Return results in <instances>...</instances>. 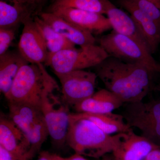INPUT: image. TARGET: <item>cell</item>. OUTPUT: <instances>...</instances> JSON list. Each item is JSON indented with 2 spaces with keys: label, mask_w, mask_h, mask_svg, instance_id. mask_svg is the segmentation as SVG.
<instances>
[{
  "label": "cell",
  "mask_w": 160,
  "mask_h": 160,
  "mask_svg": "<svg viewBox=\"0 0 160 160\" xmlns=\"http://www.w3.org/2000/svg\"><path fill=\"white\" fill-rule=\"evenodd\" d=\"M11 2L18 4L27 9L34 16L43 12L44 6L49 0H9Z\"/></svg>",
  "instance_id": "cb8c5ba5"
},
{
  "label": "cell",
  "mask_w": 160,
  "mask_h": 160,
  "mask_svg": "<svg viewBox=\"0 0 160 160\" xmlns=\"http://www.w3.org/2000/svg\"><path fill=\"white\" fill-rule=\"evenodd\" d=\"M30 12L18 4L0 1V29H17L21 24L34 18Z\"/></svg>",
  "instance_id": "ffe728a7"
},
{
  "label": "cell",
  "mask_w": 160,
  "mask_h": 160,
  "mask_svg": "<svg viewBox=\"0 0 160 160\" xmlns=\"http://www.w3.org/2000/svg\"><path fill=\"white\" fill-rule=\"evenodd\" d=\"M126 104L122 114L126 123L160 147V100Z\"/></svg>",
  "instance_id": "ba28073f"
},
{
  "label": "cell",
  "mask_w": 160,
  "mask_h": 160,
  "mask_svg": "<svg viewBox=\"0 0 160 160\" xmlns=\"http://www.w3.org/2000/svg\"><path fill=\"white\" fill-rule=\"evenodd\" d=\"M98 42L109 56L126 62L145 65L160 73V65L152 54L133 39L112 30L100 38Z\"/></svg>",
  "instance_id": "8992f818"
},
{
  "label": "cell",
  "mask_w": 160,
  "mask_h": 160,
  "mask_svg": "<svg viewBox=\"0 0 160 160\" xmlns=\"http://www.w3.org/2000/svg\"><path fill=\"white\" fill-rule=\"evenodd\" d=\"M56 75L59 80L63 100L69 107L90 97L95 92L98 77L95 72L83 69Z\"/></svg>",
  "instance_id": "9c48e42d"
},
{
  "label": "cell",
  "mask_w": 160,
  "mask_h": 160,
  "mask_svg": "<svg viewBox=\"0 0 160 160\" xmlns=\"http://www.w3.org/2000/svg\"><path fill=\"white\" fill-rule=\"evenodd\" d=\"M40 109L52 144L58 148L63 147L66 143L70 112L69 106L63 100L60 87L44 97Z\"/></svg>",
  "instance_id": "52a82bcc"
},
{
  "label": "cell",
  "mask_w": 160,
  "mask_h": 160,
  "mask_svg": "<svg viewBox=\"0 0 160 160\" xmlns=\"http://www.w3.org/2000/svg\"><path fill=\"white\" fill-rule=\"evenodd\" d=\"M69 121L66 143L75 153L97 159L112 153L113 136L106 134L92 122L78 117L74 113H70Z\"/></svg>",
  "instance_id": "3957f363"
},
{
  "label": "cell",
  "mask_w": 160,
  "mask_h": 160,
  "mask_svg": "<svg viewBox=\"0 0 160 160\" xmlns=\"http://www.w3.org/2000/svg\"><path fill=\"white\" fill-rule=\"evenodd\" d=\"M113 136L112 153L117 160H144L150 152L160 148L133 129Z\"/></svg>",
  "instance_id": "30bf717a"
},
{
  "label": "cell",
  "mask_w": 160,
  "mask_h": 160,
  "mask_svg": "<svg viewBox=\"0 0 160 160\" xmlns=\"http://www.w3.org/2000/svg\"><path fill=\"white\" fill-rule=\"evenodd\" d=\"M9 117L25 133L29 140V160L40 151L49 135L41 109L26 103L8 102Z\"/></svg>",
  "instance_id": "277c9868"
},
{
  "label": "cell",
  "mask_w": 160,
  "mask_h": 160,
  "mask_svg": "<svg viewBox=\"0 0 160 160\" xmlns=\"http://www.w3.org/2000/svg\"><path fill=\"white\" fill-rule=\"evenodd\" d=\"M151 1L155 4L160 9V0H151Z\"/></svg>",
  "instance_id": "4dcf8cb0"
},
{
  "label": "cell",
  "mask_w": 160,
  "mask_h": 160,
  "mask_svg": "<svg viewBox=\"0 0 160 160\" xmlns=\"http://www.w3.org/2000/svg\"><path fill=\"white\" fill-rule=\"evenodd\" d=\"M37 160H58L57 154H53L48 151H43L40 152Z\"/></svg>",
  "instance_id": "4316f807"
},
{
  "label": "cell",
  "mask_w": 160,
  "mask_h": 160,
  "mask_svg": "<svg viewBox=\"0 0 160 160\" xmlns=\"http://www.w3.org/2000/svg\"><path fill=\"white\" fill-rule=\"evenodd\" d=\"M78 117L86 119L94 123L106 134L111 135L132 129L126 123L122 114L109 112L102 114L76 112Z\"/></svg>",
  "instance_id": "d6986e66"
},
{
  "label": "cell",
  "mask_w": 160,
  "mask_h": 160,
  "mask_svg": "<svg viewBox=\"0 0 160 160\" xmlns=\"http://www.w3.org/2000/svg\"><path fill=\"white\" fill-rule=\"evenodd\" d=\"M38 16L58 33L76 46L82 47L95 44L96 40L91 32L54 13L43 11Z\"/></svg>",
  "instance_id": "5bb4252c"
},
{
  "label": "cell",
  "mask_w": 160,
  "mask_h": 160,
  "mask_svg": "<svg viewBox=\"0 0 160 160\" xmlns=\"http://www.w3.org/2000/svg\"><path fill=\"white\" fill-rule=\"evenodd\" d=\"M59 87L43 63H29L20 69L5 97L8 102L26 103L40 109L44 97Z\"/></svg>",
  "instance_id": "7a4b0ae2"
},
{
  "label": "cell",
  "mask_w": 160,
  "mask_h": 160,
  "mask_svg": "<svg viewBox=\"0 0 160 160\" xmlns=\"http://www.w3.org/2000/svg\"><path fill=\"white\" fill-rule=\"evenodd\" d=\"M0 146L10 152L18 160H29V140L9 117L1 114Z\"/></svg>",
  "instance_id": "7c38bea8"
},
{
  "label": "cell",
  "mask_w": 160,
  "mask_h": 160,
  "mask_svg": "<svg viewBox=\"0 0 160 160\" xmlns=\"http://www.w3.org/2000/svg\"><path fill=\"white\" fill-rule=\"evenodd\" d=\"M120 5L130 13L146 41L149 52L153 54L159 46L160 29L151 19L138 9L130 0H119Z\"/></svg>",
  "instance_id": "9a60e30c"
},
{
  "label": "cell",
  "mask_w": 160,
  "mask_h": 160,
  "mask_svg": "<svg viewBox=\"0 0 160 160\" xmlns=\"http://www.w3.org/2000/svg\"><path fill=\"white\" fill-rule=\"evenodd\" d=\"M144 160H160V148L150 152Z\"/></svg>",
  "instance_id": "83f0119b"
},
{
  "label": "cell",
  "mask_w": 160,
  "mask_h": 160,
  "mask_svg": "<svg viewBox=\"0 0 160 160\" xmlns=\"http://www.w3.org/2000/svg\"><path fill=\"white\" fill-rule=\"evenodd\" d=\"M94 69L105 88L124 103L141 102L150 92L160 89L156 84L160 73L145 65L109 56Z\"/></svg>",
  "instance_id": "6da1fadb"
},
{
  "label": "cell",
  "mask_w": 160,
  "mask_h": 160,
  "mask_svg": "<svg viewBox=\"0 0 160 160\" xmlns=\"http://www.w3.org/2000/svg\"><path fill=\"white\" fill-rule=\"evenodd\" d=\"M109 0H52L46 12L58 8H70L106 14Z\"/></svg>",
  "instance_id": "7402d4cb"
},
{
  "label": "cell",
  "mask_w": 160,
  "mask_h": 160,
  "mask_svg": "<svg viewBox=\"0 0 160 160\" xmlns=\"http://www.w3.org/2000/svg\"><path fill=\"white\" fill-rule=\"evenodd\" d=\"M52 12L94 35L112 29L109 19L103 14L70 8H58Z\"/></svg>",
  "instance_id": "4fadbf2b"
},
{
  "label": "cell",
  "mask_w": 160,
  "mask_h": 160,
  "mask_svg": "<svg viewBox=\"0 0 160 160\" xmlns=\"http://www.w3.org/2000/svg\"><path fill=\"white\" fill-rule=\"evenodd\" d=\"M34 21L46 43L48 54H54L65 49L76 48L75 45L58 33L38 15L34 17Z\"/></svg>",
  "instance_id": "44dd1931"
},
{
  "label": "cell",
  "mask_w": 160,
  "mask_h": 160,
  "mask_svg": "<svg viewBox=\"0 0 160 160\" xmlns=\"http://www.w3.org/2000/svg\"><path fill=\"white\" fill-rule=\"evenodd\" d=\"M17 29H0V55L4 54L15 38Z\"/></svg>",
  "instance_id": "d4e9b609"
},
{
  "label": "cell",
  "mask_w": 160,
  "mask_h": 160,
  "mask_svg": "<svg viewBox=\"0 0 160 160\" xmlns=\"http://www.w3.org/2000/svg\"><path fill=\"white\" fill-rule=\"evenodd\" d=\"M57 157L58 160H89L87 159L84 156L75 153L71 156L69 157L64 158L57 155Z\"/></svg>",
  "instance_id": "f1b7e54d"
},
{
  "label": "cell",
  "mask_w": 160,
  "mask_h": 160,
  "mask_svg": "<svg viewBox=\"0 0 160 160\" xmlns=\"http://www.w3.org/2000/svg\"><path fill=\"white\" fill-rule=\"evenodd\" d=\"M0 160H18L10 152L0 146Z\"/></svg>",
  "instance_id": "484cf974"
},
{
  "label": "cell",
  "mask_w": 160,
  "mask_h": 160,
  "mask_svg": "<svg viewBox=\"0 0 160 160\" xmlns=\"http://www.w3.org/2000/svg\"><path fill=\"white\" fill-rule=\"evenodd\" d=\"M109 56L101 46L93 44L48 54L44 64L49 66L55 74H62L94 68Z\"/></svg>",
  "instance_id": "5b68a950"
},
{
  "label": "cell",
  "mask_w": 160,
  "mask_h": 160,
  "mask_svg": "<svg viewBox=\"0 0 160 160\" xmlns=\"http://www.w3.org/2000/svg\"><path fill=\"white\" fill-rule=\"evenodd\" d=\"M29 62L18 50H9L0 55V91L6 95L19 71Z\"/></svg>",
  "instance_id": "ac0fdd59"
},
{
  "label": "cell",
  "mask_w": 160,
  "mask_h": 160,
  "mask_svg": "<svg viewBox=\"0 0 160 160\" xmlns=\"http://www.w3.org/2000/svg\"><path fill=\"white\" fill-rule=\"evenodd\" d=\"M144 14L151 19L160 29V9L151 0H130Z\"/></svg>",
  "instance_id": "603a6c76"
},
{
  "label": "cell",
  "mask_w": 160,
  "mask_h": 160,
  "mask_svg": "<svg viewBox=\"0 0 160 160\" xmlns=\"http://www.w3.org/2000/svg\"><path fill=\"white\" fill-rule=\"evenodd\" d=\"M100 160H117L115 158L112 153H110L106 154L101 158Z\"/></svg>",
  "instance_id": "f546056e"
},
{
  "label": "cell",
  "mask_w": 160,
  "mask_h": 160,
  "mask_svg": "<svg viewBox=\"0 0 160 160\" xmlns=\"http://www.w3.org/2000/svg\"><path fill=\"white\" fill-rule=\"evenodd\" d=\"M18 43V50L29 63H45L48 51L45 41L35 23L34 18L23 24Z\"/></svg>",
  "instance_id": "8fae6325"
},
{
  "label": "cell",
  "mask_w": 160,
  "mask_h": 160,
  "mask_svg": "<svg viewBox=\"0 0 160 160\" xmlns=\"http://www.w3.org/2000/svg\"><path fill=\"white\" fill-rule=\"evenodd\" d=\"M106 15L113 31L133 39L149 50L145 39L131 16L116 7L110 1Z\"/></svg>",
  "instance_id": "e0dca14e"
},
{
  "label": "cell",
  "mask_w": 160,
  "mask_h": 160,
  "mask_svg": "<svg viewBox=\"0 0 160 160\" xmlns=\"http://www.w3.org/2000/svg\"><path fill=\"white\" fill-rule=\"evenodd\" d=\"M124 104L119 98L105 88L95 92L73 108L77 112L102 114L112 112Z\"/></svg>",
  "instance_id": "2e32d148"
}]
</instances>
